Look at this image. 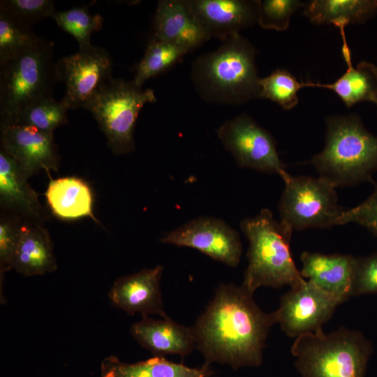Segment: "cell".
Returning <instances> with one entry per match:
<instances>
[{
  "mask_svg": "<svg viewBox=\"0 0 377 377\" xmlns=\"http://www.w3.org/2000/svg\"><path fill=\"white\" fill-rule=\"evenodd\" d=\"M253 295L242 285L221 284L216 288L192 327L195 348L206 364H226L234 369L262 364L268 332L275 323Z\"/></svg>",
  "mask_w": 377,
  "mask_h": 377,
  "instance_id": "6da1fadb",
  "label": "cell"
},
{
  "mask_svg": "<svg viewBox=\"0 0 377 377\" xmlns=\"http://www.w3.org/2000/svg\"><path fill=\"white\" fill-rule=\"evenodd\" d=\"M253 45L240 34L222 42L214 51L192 64L191 79L205 101L239 105L260 98V78Z\"/></svg>",
  "mask_w": 377,
  "mask_h": 377,
  "instance_id": "7a4b0ae2",
  "label": "cell"
},
{
  "mask_svg": "<svg viewBox=\"0 0 377 377\" xmlns=\"http://www.w3.org/2000/svg\"><path fill=\"white\" fill-rule=\"evenodd\" d=\"M323 150L309 163L336 188L373 182L377 171V136L355 114L334 115L326 120Z\"/></svg>",
  "mask_w": 377,
  "mask_h": 377,
  "instance_id": "3957f363",
  "label": "cell"
},
{
  "mask_svg": "<svg viewBox=\"0 0 377 377\" xmlns=\"http://www.w3.org/2000/svg\"><path fill=\"white\" fill-rule=\"evenodd\" d=\"M240 228L249 244L248 265L242 283L244 288L253 293L262 286L292 288L304 281L291 254L293 230L277 221L269 209L243 219Z\"/></svg>",
  "mask_w": 377,
  "mask_h": 377,
  "instance_id": "277c9868",
  "label": "cell"
},
{
  "mask_svg": "<svg viewBox=\"0 0 377 377\" xmlns=\"http://www.w3.org/2000/svg\"><path fill=\"white\" fill-rule=\"evenodd\" d=\"M290 351L302 377H365L374 348L361 332L341 327L301 335Z\"/></svg>",
  "mask_w": 377,
  "mask_h": 377,
  "instance_id": "5b68a950",
  "label": "cell"
},
{
  "mask_svg": "<svg viewBox=\"0 0 377 377\" xmlns=\"http://www.w3.org/2000/svg\"><path fill=\"white\" fill-rule=\"evenodd\" d=\"M61 80L54 44L43 38L0 65V124H10L29 105L52 97Z\"/></svg>",
  "mask_w": 377,
  "mask_h": 377,
  "instance_id": "8992f818",
  "label": "cell"
},
{
  "mask_svg": "<svg viewBox=\"0 0 377 377\" xmlns=\"http://www.w3.org/2000/svg\"><path fill=\"white\" fill-rule=\"evenodd\" d=\"M154 91L133 81L112 78L85 110L91 112L115 155L135 149L134 129L143 106L156 102Z\"/></svg>",
  "mask_w": 377,
  "mask_h": 377,
  "instance_id": "52a82bcc",
  "label": "cell"
},
{
  "mask_svg": "<svg viewBox=\"0 0 377 377\" xmlns=\"http://www.w3.org/2000/svg\"><path fill=\"white\" fill-rule=\"evenodd\" d=\"M284 188L279 202L281 221L293 230L329 228L339 225L343 209L336 187L325 179L310 176L282 178Z\"/></svg>",
  "mask_w": 377,
  "mask_h": 377,
  "instance_id": "ba28073f",
  "label": "cell"
},
{
  "mask_svg": "<svg viewBox=\"0 0 377 377\" xmlns=\"http://www.w3.org/2000/svg\"><path fill=\"white\" fill-rule=\"evenodd\" d=\"M217 136L239 166L281 178L287 173L274 137L247 114L226 120L218 128Z\"/></svg>",
  "mask_w": 377,
  "mask_h": 377,
  "instance_id": "9c48e42d",
  "label": "cell"
},
{
  "mask_svg": "<svg viewBox=\"0 0 377 377\" xmlns=\"http://www.w3.org/2000/svg\"><path fill=\"white\" fill-rule=\"evenodd\" d=\"M341 304L304 279L283 295L279 308L272 314L275 324L278 323L288 337L297 338L321 330Z\"/></svg>",
  "mask_w": 377,
  "mask_h": 377,
  "instance_id": "30bf717a",
  "label": "cell"
},
{
  "mask_svg": "<svg viewBox=\"0 0 377 377\" xmlns=\"http://www.w3.org/2000/svg\"><path fill=\"white\" fill-rule=\"evenodd\" d=\"M57 64L66 87L61 101L68 109H86L112 78L110 54L93 45L62 57Z\"/></svg>",
  "mask_w": 377,
  "mask_h": 377,
  "instance_id": "8fae6325",
  "label": "cell"
},
{
  "mask_svg": "<svg viewBox=\"0 0 377 377\" xmlns=\"http://www.w3.org/2000/svg\"><path fill=\"white\" fill-rule=\"evenodd\" d=\"M160 241L195 249L231 267L239 264L242 252L238 232L224 221L212 216L189 221L165 233Z\"/></svg>",
  "mask_w": 377,
  "mask_h": 377,
  "instance_id": "7c38bea8",
  "label": "cell"
},
{
  "mask_svg": "<svg viewBox=\"0 0 377 377\" xmlns=\"http://www.w3.org/2000/svg\"><path fill=\"white\" fill-rule=\"evenodd\" d=\"M1 148L10 156L30 178L39 171L57 172L60 156L53 133L32 126L0 124Z\"/></svg>",
  "mask_w": 377,
  "mask_h": 377,
  "instance_id": "4fadbf2b",
  "label": "cell"
},
{
  "mask_svg": "<svg viewBox=\"0 0 377 377\" xmlns=\"http://www.w3.org/2000/svg\"><path fill=\"white\" fill-rule=\"evenodd\" d=\"M209 38L222 42L258 23L259 0H187Z\"/></svg>",
  "mask_w": 377,
  "mask_h": 377,
  "instance_id": "5bb4252c",
  "label": "cell"
},
{
  "mask_svg": "<svg viewBox=\"0 0 377 377\" xmlns=\"http://www.w3.org/2000/svg\"><path fill=\"white\" fill-rule=\"evenodd\" d=\"M163 267L157 265L117 279L108 297L111 302L130 315H158L168 318L160 287Z\"/></svg>",
  "mask_w": 377,
  "mask_h": 377,
  "instance_id": "9a60e30c",
  "label": "cell"
},
{
  "mask_svg": "<svg viewBox=\"0 0 377 377\" xmlns=\"http://www.w3.org/2000/svg\"><path fill=\"white\" fill-rule=\"evenodd\" d=\"M17 162L0 149L1 211L23 223L44 225L49 216Z\"/></svg>",
  "mask_w": 377,
  "mask_h": 377,
  "instance_id": "2e32d148",
  "label": "cell"
},
{
  "mask_svg": "<svg viewBox=\"0 0 377 377\" xmlns=\"http://www.w3.org/2000/svg\"><path fill=\"white\" fill-rule=\"evenodd\" d=\"M303 278L341 303L352 296L356 258L346 254L304 251L300 256Z\"/></svg>",
  "mask_w": 377,
  "mask_h": 377,
  "instance_id": "e0dca14e",
  "label": "cell"
},
{
  "mask_svg": "<svg viewBox=\"0 0 377 377\" xmlns=\"http://www.w3.org/2000/svg\"><path fill=\"white\" fill-rule=\"evenodd\" d=\"M150 39L170 42L190 52L209 38L187 0H161L155 10Z\"/></svg>",
  "mask_w": 377,
  "mask_h": 377,
  "instance_id": "ac0fdd59",
  "label": "cell"
},
{
  "mask_svg": "<svg viewBox=\"0 0 377 377\" xmlns=\"http://www.w3.org/2000/svg\"><path fill=\"white\" fill-rule=\"evenodd\" d=\"M133 338L155 356L179 355L184 357L195 348L192 327L180 325L169 317L142 318L131 327Z\"/></svg>",
  "mask_w": 377,
  "mask_h": 377,
  "instance_id": "d6986e66",
  "label": "cell"
},
{
  "mask_svg": "<svg viewBox=\"0 0 377 377\" xmlns=\"http://www.w3.org/2000/svg\"><path fill=\"white\" fill-rule=\"evenodd\" d=\"M11 269L24 276L43 275L57 269L53 244L43 225L23 223Z\"/></svg>",
  "mask_w": 377,
  "mask_h": 377,
  "instance_id": "ffe728a7",
  "label": "cell"
},
{
  "mask_svg": "<svg viewBox=\"0 0 377 377\" xmlns=\"http://www.w3.org/2000/svg\"><path fill=\"white\" fill-rule=\"evenodd\" d=\"M341 38V52L347 65L346 72L333 83L309 82H306V87L332 90L348 108L362 101L374 103L377 98V66L370 62L362 61L354 67L346 38L343 36Z\"/></svg>",
  "mask_w": 377,
  "mask_h": 377,
  "instance_id": "44dd1931",
  "label": "cell"
},
{
  "mask_svg": "<svg viewBox=\"0 0 377 377\" xmlns=\"http://www.w3.org/2000/svg\"><path fill=\"white\" fill-rule=\"evenodd\" d=\"M45 196L52 213L63 220L89 217L98 223L93 213V194L88 184L77 177L52 179Z\"/></svg>",
  "mask_w": 377,
  "mask_h": 377,
  "instance_id": "7402d4cb",
  "label": "cell"
},
{
  "mask_svg": "<svg viewBox=\"0 0 377 377\" xmlns=\"http://www.w3.org/2000/svg\"><path fill=\"white\" fill-rule=\"evenodd\" d=\"M214 374L206 363L200 368H192L161 356L126 363L110 355L101 362L100 377H213Z\"/></svg>",
  "mask_w": 377,
  "mask_h": 377,
  "instance_id": "603a6c76",
  "label": "cell"
},
{
  "mask_svg": "<svg viewBox=\"0 0 377 377\" xmlns=\"http://www.w3.org/2000/svg\"><path fill=\"white\" fill-rule=\"evenodd\" d=\"M304 14L314 24H331L342 31L374 17L377 0H313L306 4Z\"/></svg>",
  "mask_w": 377,
  "mask_h": 377,
  "instance_id": "cb8c5ba5",
  "label": "cell"
},
{
  "mask_svg": "<svg viewBox=\"0 0 377 377\" xmlns=\"http://www.w3.org/2000/svg\"><path fill=\"white\" fill-rule=\"evenodd\" d=\"M188 52L185 48L170 42L149 40L132 81L137 86L142 87L147 80L169 69Z\"/></svg>",
  "mask_w": 377,
  "mask_h": 377,
  "instance_id": "d4e9b609",
  "label": "cell"
},
{
  "mask_svg": "<svg viewBox=\"0 0 377 377\" xmlns=\"http://www.w3.org/2000/svg\"><path fill=\"white\" fill-rule=\"evenodd\" d=\"M40 40L31 26L0 8V65L34 47Z\"/></svg>",
  "mask_w": 377,
  "mask_h": 377,
  "instance_id": "484cf974",
  "label": "cell"
},
{
  "mask_svg": "<svg viewBox=\"0 0 377 377\" xmlns=\"http://www.w3.org/2000/svg\"><path fill=\"white\" fill-rule=\"evenodd\" d=\"M68 108L53 97L40 100L24 109L10 124L34 127L47 133L65 125Z\"/></svg>",
  "mask_w": 377,
  "mask_h": 377,
  "instance_id": "4316f807",
  "label": "cell"
},
{
  "mask_svg": "<svg viewBox=\"0 0 377 377\" xmlns=\"http://www.w3.org/2000/svg\"><path fill=\"white\" fill-rule=\"evenodd\" d=\"M52 18L77 41L80 50L92 45L91 36L101 29L103 22V18L99 14L92 15L84 7L56 10Z\"/></svg>",
  "mask_w": 377,
  "mask_h": 377,
  "instance_id": "83f0119b",
  "label": "cell"
},
{
  "mask_svg": "<svg viewBox=\"0 0 377 377\" xmlns=\"http://www.w3.org/2000/svg\"><path fill=\"white\" fill-rule=\"evenodd\" d=\"M259 85L260 98L271 100L286 110L297 105L299 90L306 87V82H299L288 71L281 68L260 77Z\"/></svg>",
  "mask_w": 377,
  "mask_h": 377,
  "instance_id": "f1b7e54d",
  "label": "cell"
},
{
  "mask_svg": "<svg viewBox=\"0 0 377 377\" xmlns=\"http://www.w3.org/2000/svg\"><path fill=\"white\" fill-rule=\"evenodd\" d=\"M306 4L299 0H259L258 23L265 29L285 31L294 13Z\"/></svg>",
  "mask_w": 377,
  "mask_h": 377,
  "instance_id": "f546056e",
  "label": "cell"
},
{
  "mask_svg": "<svg viewBox=\"0 0 377 377\" xmlns=\"http://www.w3.org/2000/svg\"><path fill=\"white\" fill-rule=\"evenodd\" d=\"M23 222L17 218L1 211L0 214V280L6 272L11 269V264L15 253Z\"/></svg>",
  "mask_w": 377,
  "mask_h": 377,
  "instance_id": "4dcf8cb0",
  "label": "cell"
},
{
  "mask_svg": "<svg viewBox=\"0 0 377 377\" xmlns=\"http://www.w3.org/2000/svg\"><path fill=\"white\" fill-rule=\"evenodd\" d=\"M0 8L29 26L52 17L56 11L52 0H1Z\"/></svg>",
  "mask_w": 377,
  "mask_h": 377,
  "instance_id": "1f68e13d",
  "label": "cell"
},
{
  "mask_svg": "<svg viewBox=\"0 0 377 377\" xmlns=\"http://www.w3.org/2000/svg\"><path fill=\"white\" fill-rule=\"evenodd\" d=\"M377 293V252L356 258L352 296Z\"/></svg>",
  "mask_w": 377,
  "mask_h": 377,
  "instance_id": "d6a6232c",
  "label": "cell"
},
{
  "mask_svg": "<svg viewBox=\"0 0 377 377\" xmlns=\"http://www.w3.org/2000/svg\"><path fill=\"white\" fill-rule=\"evenodd\" d=\"M348 223L358 224L377 237V186L364 202L343 211L339 219V225Z\"/></svg>",
  "mask_w": 377,
  "mask_h": 377,
  "instance_id": "836d02e7",
  "label": "cell"
},
{
  "mask_svg": "<svg viewBox=\"0 0 377 377\" xmlns=\"http://www.w3.org/2000/svg\"><path fill=\"white\" fill-rule=\"evenodd\" d=\"M374 104H376L377 105V98L376 100L374 102Z\"/></svg>",
  "mask_w": 377,
  "mask_h": 377,
  "instance_id": "e575fe53",
  "label": "cell"
}]
</instances>
